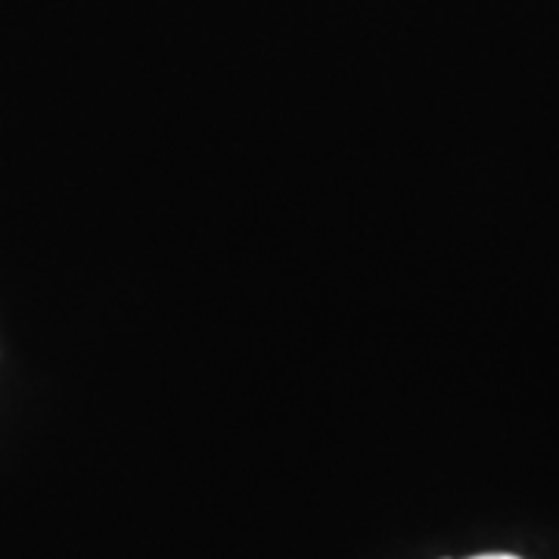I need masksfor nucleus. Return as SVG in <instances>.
Masks as SVG:
<instances>
[{"label":"nucleus","instance_id":"obj_1","mask_svg":"<svg viewBox=\"0 0 559 559\" xmlns=\"http://www.w3.org/2000/svg\"><path fill=\"white\" fill-rule=\"evenodd\" d=\"M473 559H520V557H510V554H485V557H473Z\"/></svg>","mask_w":559,"mask_h":559}]
</instances>
